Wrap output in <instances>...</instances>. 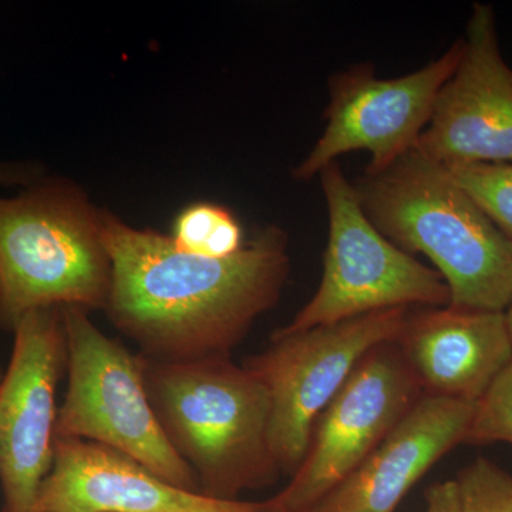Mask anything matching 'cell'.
I'll return each instance as SVG.
<instances>
[{
  "mask_svg": "<svg viewBox=\"0 0 512 512\" xmlns=\"http://www.w3.org/2000/svg\"><path fill=\"white\" fill-rule=\"evenodd\" d=\"M110 256L107 316L143 356L181 362L229 352L274 308L289 275L288 238L268 227L228 258L175 248L167 235L101 211Z\"/></svg>",
  "mask_w": 512,
  "mask_h": 512,
  "instance_id": "obj_1",
  "label": "cell"
},
{
  "mask_svg": "<svg viewBox=\"0 0 512 512\" xmlns=\"http://www.w3.org/2000/svg\"><path fill=\"white\" fill-rule=\"evenodd\" d=\"M363 210L407 254L430 259L451 308L505 312L512 299V241L417 148L355 185Z\"/></svg>",
  "mask_w": 512,
  "mask_h": 512,
  "instance_id": "obj_2",
  "label": "cell"
},
{
  "mask_svg": "<svg viewBox=\"0 0 512 512\" xmlns=\"http://www.w3.org/2000/svg\"><path fill=\"white\" fill-rule=\"evenodd\" d=\"M146 384L165 437L194 471L202 494L234 501L278 480L268 392L247 367L229 356L146 357Z\"/></svg>",
  "mask_w": 512,
  "mask_h": 512,
  "instance_id": "obj_3",
  "label": "cell"
},
{
  "mask_svg": "<svg viewBox=\"0 0 512 512\" xmlns=\"http://www.w3.org/2000/svg\"><path fill=\"white\" fill-rule=\"evenodd\" d=\"M111 262L101 210L64 178L0 198V328L45 308L106 309Z\"/></svg>",
  "mask_w": 512,
  "mask_h": 512,
  "instance_id": "obj_4",
  "label": "cell"
},
{
  "mask_svg": "<svg viewBox=\"0 0 512 512\" xmlns=\"http://www.w3.org/2000/svg\"><path fill=\"white\" fill-rule=\"evenodd\" d=\"M62 315L67 390L57 413L56 439L113 448L168 483L201 493L197 476L175 453L154 412L146 357L104 335L84 309L62 308Z\"/></svg>",
  "mask_w": 512,
  "mask_h": 512,
  "instance_id": "obj_5",
  "label": "cell"
},
{
  "mask_svg": "<svg viewBox=\"0 0 512 512\" xmlns=\"http://www.w3.org/2000/svg\"><path fill=\"white\" fill-rule=\"evenodd\" d=\"M319 180L329 217L322 281L311 301L274 335L410 305H450V289L439 272L394 245L369 220L338 161L326 165Z\"/></svg>",
  "mask_w": 512,
  "mask_h": 512,
  "instance_id": "obj_6",
  "label": "cell"
},
{
  "mask_svg": "<svg viewBox=\"0 0 512 512\" xmlns=\"http://www.w3.org/2000/svg\"><path fill=\"white\" fill-rule=\"evenodd\" d=\"M407 313L409 308L387 309L274 335L265 352L245 360L268 392L269 446L282 474H295L320 414L370 350L396 342Z\"/></svg>",
  "mask_w": 512,
  "mask_h": 512,
  "instance_id": "obj_7",
  "label": "cell"
},
{
  "mask_svg": "<svg viewBox=\"0 0 512 512\" xmlns=\"http://www.w3.org/2000/svg\"><path fill=\"white\" fill-rule=\"evenodd\" d=\"M396 342L376 346L313 427L301 466L264 512H306L362 464L423 396Z\"/></svg>",
  "mask_w": 512,
  "mask_h": 512,
  "instance_id": "obj_8",
  "label": "cell"
},
{
  "mask_svg": "<svg viewBox=\"0 0 512 512\" xmlns=\"http://www.w3.org/2000/svg\"><path fill=\"white\" fill-rule=\"evenodd\" d=\"M463 53V37L416 72L380 79L373 64L360 63L329 77L326 126L311 153L293 171L309 181L352 151L370 154L366 173H379L419 143L433 114L437 94Z\"/></svg>",
  "mask_w": 512,
  "mask_h": 512,
  "instance_id": "obj_9",
  "label": "cell"
},
{
  "mask_svg": "<svg viewBox=\"0 0 512 512\" xmlns=\"http://www.w3.org/2000/svg\"><path fill=\"white\" fill-rule=\"evenodd\" d=\"M0 382L2 512H35L55 460L57 386L66 369L62 308L36 309L16 323Z\"/></svg>",
  "mask_w": 512,
  "mask_h": 512,
  "instance_id": "obj_10",
  "label": "cell"
},
{
  "mask_svg": "<svg viewBox=\"0 0 512 512\" xmlns=\"http://www.w3.org/2000/svg\"><path fill=\"white\" fill-rule=\"evenodd\" d=\"M416 148L444 167L512 163V69L501 55L493 6L474 3L460 62Z\"/></svg>",
  "mask_w": 512,
  "mask_h": 512,
  "instance_id": "obj_11",
  "label": "cell"
},
{
  "mask_svg": "<svg viewBox=\"0 0 512 512\" xmlns=\"http://www.w3.org/2000/svg\"><path fill=\"white\" fill-rule=\"evenodd\" d=\"M35 512H264L261 503L184 490L113 448L56 439Z\"/></svg>",
  "mask_w": 512,
  "mask_h": 512,
  "instance_id": "obj_12",
  "label": "cell"
},
{
  "mask_svg": "<svg viewBox=\"0 0 512 512\" xmlns=\"http://www.w3.org/2000/svg\"><path fill=\"white\" fill-rule=\"evenodd\" d=\"M476 403L424 393L342 483L306 512H394L414 484L464 443Z\"/></svg>",
  "mask_w": 512,
  "mask_h": 512,
  "instance_id": "obj_13",
  "label": "cell"
},
{
  "mask_svg": "<svg viewBox=\"0 0 512 512\" xmlns=\"http://www.w3.org/2000/svg\"><path fill=\"white\" fill-rule=\"evenodd\" d=\"M396 345L423 393L464 402L476 403L512 362L504 312L409 311Z\"/></svg>",
  "mask_w": 512,
  "mask_h": 512,
  "instance_id": "obj_14",
  "label": "cell"
},
{
  "mask_svg": "<svg viewBox=\"0 0 512 512\" xmlns=\"http://www.w3.org/2000/svg\"><path fill=\"white\" fill-rule=\"evenodd\" d=\"M175 248L204 258H228L244 248V232L231 211L211 202H197L175 220Z\"/></svg>",
  "mask_w": 512,
  "mask_h": 512,
  "instance_id": "obj_15",
  "label": "cell"
},
{
  "mask_svg": "<svg viewBox=\"0 0 512 512\" xmlns=\"http://www.w3.org/2000/svg\"><path fill=\"white\" fill-rule=\"evenodd\" d=\"M491 222L512 241V163H474L446 167Z\"/></svg>",
  "mask_w": 512,
  "mask_h": 512,
  "instance_id": "obj_16",
  "label": "cell"
},
{
  "mask_svg": "<svg viewBox=\"0 0 512 512\" xmlns=\"http://www.w3.org/2000/svg\"><path fill=\"white\" fill-rule=\"evenodd\" d=\"M461 512H512V476L480 457L457 477Z\"/></svg>",
  "mask_w": 512,
  "mask_h": 512,
  "instance_id": "obj_17",
  "label": "cell"
},
{
  "mask_svg": "<svg viewBox=\"0 0 512 512\" xmlns=\"http://www.w3.org/2000/svg\"><path fill=\"white\" fill-rule=\"evenodd\" d=\"M512 444V362L474 407L464 444Z\"/></svg>",
  "mask_w": 512,
  "mask_h": 512,
  "instance_id": "obj_18",
  "label": "cell"
},
{
  "mask_svg": "<svg viewBox=\"0 0 512 512\" xmlns=\"http://www.w3.org/2000/svg\"><path fill=\"white\" fill-rule=\"evenodd\" d=\"M46 177V168L35 161H0V185L32 187Z\"/></svg>",
  "mask_w": 512,
  "mask_h": 512,
  "instance_id": "obj_19",
  "label": "cell"
},
{
  "mask_svg": "<svg viewBox=\"0 0 512 512\" xmlns=\"http://www.w3.org/2000/svg\"><path fill=\"white\" fill-rule=\"evenodd\" d=\"M424 512H461L460 493L456 480L434 484L426 493Z\"/></svg>",
  "mask_w": 512,
  "mask_h": 512,
  "instance_id": "obj_20",
  "label": "cell"
},
{
  "mask_svg": "<svg viewBox=\"0 0 512 512\" xmlns=\"http://www.w3.org/2000/svg\"><path fill=\"white\" fill-rule=\"evenodd\" d=\"M504 313H505V319H507L508 330H510V335H511V339H512V299H511L510 305H508V308L505 309Z\"/></svg>",
  "mask_w": 512,
  "mask_h": 512,
  "instance_id": "obj_21",
  "label": "cell"
},
{
  "mask_svg": "<svg viewBox=\"0 0 512 512\" xmlns=\"http://www.w3.org/2000/svg\"><path fill=\"white\" fill-rule=\"evenodd\" d=\"M3 370H2V367H0V382H2V379H3Z\"/></svg>",
  "mask_w": 512,
  "mask_h": 512,
  "instance_id": "obj_22",
  "label": "cell"
}]
</instances>
